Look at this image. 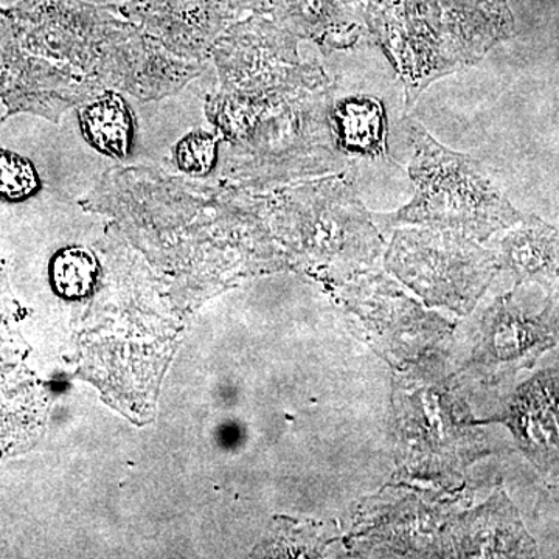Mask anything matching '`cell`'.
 Masks as SVG:
<instances>
[{
  "label": "cell",
  "instance_id": "obj_1",
  "mask_svg": "<svg viewBox=\"0 0 559 559\" xmlns=\"http://www.w3.org/2000/svg\"><path fill=\"white\" fill-rule=\"evenodd\" d=\"M407 132L414 148L411 176L417 191L406 207L378 216L381 224H421L484 241L527 219L492 186L476 160L444 148L415 121H407Z\"/></svg>",
  "mask_w": 559,
  "mask_h": 559
},
{
  "label": "cell",
  "instance_id": "obj_2",
  "mask_svg": "<svg viewBox=\"0 0 559 559\" xmlns=\"http://www.w3.org/2000/svg\"><path fill=\"white\" fill-rule=\"evenodd\" d=\"M392 411L399 463L412 477L450 484L487 455L465 401L432 370L396 378Z\"/></svg>",
  "mask_w": 559,
  "mask_h": 559
},
{
  "label": "cell",
  "instance_id": "obj_3",
  "mask_svg": "<svg viewBox=\"0 0 559 559\" xmlns=\"http://www.w3.org/2000/svg\"><path fill=\"white\" fill-rule=\"evenodd\" d=\"M390 272L426 304L466 314L499 271L495 253L447 229L400 230L388 252Z\"/></svg>",
  "mask_w": 559,
  "mask_h": 559
},
{
  "label": "cell",
  "instance_id": "obj_4",
  "mask_svg": "<svg viewBox=\"0 0 559 559\" xmlns=\"http://www.w3.org/2000/svg\"><path fill=\"white\" fill-rule=\"evenodd\" d=\"M559 344V296L530 312L516 301V289L499 297L480 320L476 345L463 373L481 384H499L533 369L540 356Z\"/></svg>",
  "mask_w": 559,
  "mask_h": 559
},
{
  "label": "cell",
  "instance_id": "obj_5",
  "mask_svg": "<svg viewBox=\"0 0 559 559\" xmlns=\"http://www.w3.org/2000/svg\"><path fill=\"white\" fill-rule=\"evenodd\" d=\"M477 425L500 423L544 480L559 488V362L522 382L502 411Z\"/></svg>",
  "mask_w": 559,
  "mask_h": 559
},
{
  "label": "cell",
  "instance_id": "obj_6",
  "mask_svg": "<svg viewBox=\"0 0 559 559\" xmlns=\"http://www.w3.org/2000/svg\"><path fill=\"white\" fill-rule=\"evenodd\" d=\"M448 540L454 544L451 551L459 557L532 558L538 555L520 511L500 485L485 506L451 525Z\"/></svg>",
  "mask_w": 559,
  "mask_h": 559
},
{
  "label": "cell",
  "instance_id": "obj_7",
  "mask_svg": "<svg viewBox=\"0 0 559 559\" xmlns=\"http://www.w3.org/2000/svg\"><path fill=\"white\" fill-rule=\"evenodd\" d=\"M498 267L511 272L514 288L538 283L547 296H559V235L549 224L530 216L510 231L496 253Z\"/></svg>",
  "mask_w": 559,
  "mask_h": 559
},
{
  "label": "cell",
  "instance_id": "obj_8",
  "mask_svg": "<svg viewBox=\"0 0 559 559\" xmlns=\"http://www.w3.org/2000/svg\"><path fill=\"white\" fill-rule=\"evenodd\" d=\"M81 127L87 140L109 156L121 157L131 143V116L127 105L116 95H108L81 110Z\"/></svg>",
  "mask_w": 559,
  "mask_h": 559
},
{
  "label": "cell",
  "instance_id": "obj_9",
  "mask_svg": "<svg viewBox=\"0 0 559 559\" xmlns=\"http://www.w3.org/2000/svg\"><path fill=\"white\" fill-rule=\"evenodd\" d=\"M97 261L90 250L70 248L53 261V283L62 296L81 297L90 293L97 278Z\"/></svg>",
  "mask_w": 559,
  "mask_h": 559
},
{
  "label": "cell",
  "instance_id": "obj_10",
  "mask_svg": "<svg viewBox=\"0 0 559 559\" xmlns=\"http://www.w3.org/2000/svg\"><path fill=\"white\" fill-rule=\"evenodd\" d=\"M39 187L38 175L27 159L0 150V198L24 200Z\"/></svg>",
  "mask_w": 559,
  "mask_h": 559
},
{
  "label": "cell",
  "instance_id": "obj_11",
  "mask_svg": "<svg viewBox=\"0 0 559 559\" xmlns=\"http://www.w3.org/2000/svg\"><path fill=\"white\" fill-rule=\"evenodd\" d=\"M215 157L216 142L207 134H191L178 148L179 165L190 173H207Z\"/></svg>",
  "mask_w": 559,
  "mask_h": 559
}]
</instances>
